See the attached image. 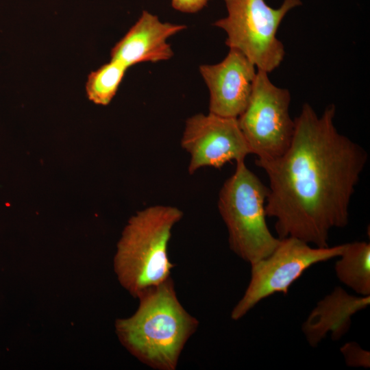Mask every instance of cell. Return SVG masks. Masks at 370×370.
Here are the masks:
<instances>
[{
	"label": "cell",
	"instance_id": "obj_1",
	"mask_svg": "<svg viewBox=\"0 0 370 370\" xmlns=\"http://www.w3.org/2000/svg\"><path fill=\"white\" fill-rule=\"evenodd\" d=\"M336 107L318 116L308 103L294 119L290 146L273 159H256L269 186L267 217L275 219L280 238L288 236L328 247L332 229L345 227L355 188L368 154L334 125Z\"/></svg>",
	"mask_w": 370,
	"mask_h": 370
},
{
	"label": "cell",
	"instance_id": "obj_2",
	"mask_svg": "<svg viewBox=\"0 0 370 370\" xmlns=\"http://www.w3.org/2000/svg\"><path fill=\"white\" fill-rule=\"evenodd\" d=\"M136 311L119 319L115 330L121 344L140 362L156 370H175L199 321L179 301L169 278L143 293Z\"/></svg>",
	"mask_w": 370,
	"mask_h": 370
},
{
	"label": "cell",
	"instance_id": "obj_3",
	"mask_svg": "<svg viewBox=\"0 0 370 370\" xmlns=\"http://www.w3.org/2000/svg\"><path fill=\"white\" fill-rule=\"evenodd\" d=\"M182 217L177 207L156 205L129 219L117 244L114 269L121 285L134 297L171 278L174 265L168 245L172 230Z\"/></svg>",
	"mask_w": 370,
	"mask_h": 370
},
{
	"label": "cell",
	"instance_id": "obj_4",
	"mask_svg": "<svg viewBox=\"0 0 370 370\" xmlns=\"http://www.w3.org/2000/svg\"><path fill=\"white\" fill-rule=\"evenodd\" d=\"M269 188L248 169L236 162L234 173L221 188L218 209L228 232L230 249L250 264L268 256L278 246L266 221Z\"/></svg>",
	"mask_w": 370,
	"mask_h": 370
},
{
	"label": "cell",
	"instance_id": "obj_5",
	"mask_svg": "<svg viewBox=\"0 0 370 370\" xmlns=\"http://www.w3.org/2000/svg\"><path fill=\"white\" fill-rule=\"evenodd\" d=\"M227 15L213 25L227 34L225 45L243 53L256 67L269 73L284 60V45L277 38L285 16L301 5V0H284L273 8L264 0H224Z\"/></svg>",
	"mask_w": 370,
	"mask_h": 370
},
{
	"label": "cell",
	"instance_id": "obj_6",
	"mask_svg": "<svg viewBox=\"0 0 370 370\" xmlns=\"http://www.w3.org/2000/svg\"><path fill=\"white\" fill-rule=\"evenodd\" d=\"M345 244L312 247L295 237L280 238L266 258L251 265L248 286L231 312V319L243 318L261 300L277 293L286 294L289 287L310 267L338 257Z\"/></svg>",
	"mask_w": 370,
	"mask_h": 370
},
{
	"label": "cell",
	"instance_id": "obj_7",
	"mask_svg": "<svg viewBox=\"0 0 370 370\" xmlns=\"http://www.w3.org/2000/svg\"><path fill=\"white\" fill-rule=\"evenodd\" d=\"M291 94L258 70L248 104L237 118L241 132L257 159L282 155L291 145L295 121L289 114Z\"/></svg>",
	"mask_w": 370,
	"mask_h": 370
},
{
	"label": "cell",
	"instance_id": "obj_8",
	"mask_svg": "<svg viewBox=\"0 0 370 370\" xmlns=\"http://www.w3.org/2000/svg\"><path fill=\"white\" fill-rule=\"evenodd\" d=\"M181 146L190 156V175L202 167L220 169L232 160L244 161L251 153L237 118L210 112L197 114L186 121Z\"/></svg>",
	"mask_w": 370,
	"mask_h": 370
},
{
	"label": "cell",
	"instance_id": "obj_9",
	"mask_svg": "<svg viewBox=\"0 0 370 370\" xmlns=\"http://www.w3.org/2000/svg\"><path fill=\"white\" fill-rule=\"evenodd\" d=\"M199 72L210 92L209 112L238 118L246 108L256 76V66L241 51L230 49L214 64H202Z\"/></svg>",
	"mask_w": 370,
	"mask_h": 370
},
{
	"label": "cell",
	"instance_id": "obj_10",
	"mask_svg": "<svg viewBox=\"0 0 370 370\" xmlns=\"http://www.w3.org/2000/svg\"><path fill=\"white\" fill-rule=\"evenodd\" d=\"M186 26L162 22L147 10L111 50V60L128 68L141 62H158L171 59L173 51L167 40Z\"/></svg>",
	"mask_w": 370,
	"mask_h": 370
},
{
	"label": "cell",
	"instance_id": "obj_11",
	"mask_svg": "<svg viewBox=\"0 0 370 370\" xmlns=\"http://www.w3.org/2000/svg\"><path fill=\"white\" fill-rule=\"evenodd\" d=\"M370 295H353L336 287L317 303L301 326L308 344L316 347L330 334L333 341L341 338L351 326L354 314L367 308Z\"/></svg>",
	"mask_w": 370,
	"mask_h": 370
},
{
	"label": "cell",
	"instance_id": "obj_12",
	"mask_svg": "<svg viewBox=\"0 0 370 370\" xmlns=\"http://www.w3.org/2000/svg\"><path fill=\"white\" fill-rule=\"evenodd\" d=\"M334 270L338 280L358 295H370V244L345 243Z\"/></svg>",
	"mask_w": 370,
	"mask_h": 370
},
{
	"label": "cell",
	"instance_id": "obj_13",
	"mask_svg": "<svg viewBox=\"0 0 370 370\" xmlns=\"http://www.w3.org/2000/svg\"><path fill=\"white\" fill-rule=\"evenodd\" d=\"M127 69L119 62L112 60L91 72L86 84L88 99L99 105H108L116 95Z\"/></svg>",
	"mask_w": 370,
	"mask_h": 370
},
{
	"label": "cell",
	"instance_id": "obj_14",
	"mask_svg": "<svg viewBox=\"0 0 370 370\" xmlns=\"http://www.w3.org/2000/svg\"><path fill=\"white\" fill-rule=\"evenodd\" d=\"M345 364L351 367L367 369L370 367V353L355 342L344 344L340 349Z\"/></svg>",
	"mask_w": 370,
	"mask_h": 370
},
{
	"label": "cell",
	"instance_id": "obj_15",
	"mask_svg": "<svg viewBox=\"0 0 370 370\" xmlns=\"http://www.w3.org/2000/svg\"><path fill=\"white\" fill-rule=\"evenodd\" d=\"M209 0H171L172 7L181 12L195 13L204 8Z\"/></svg>",
	"mask_w": 370,
	"mask_h": 370
}]
</instances>
